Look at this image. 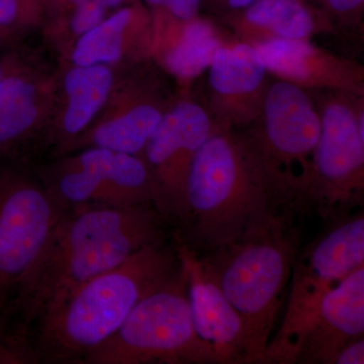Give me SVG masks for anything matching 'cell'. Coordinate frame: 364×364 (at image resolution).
<instances>
[{
	"label": "cell",
	"mask_w": 364,
	"mask_h": 364,
	"mask_svg": "<svg viewBox=\"0 0 364 364\" xmlns=\"http://www.w3.org/2000/svg\"><path fill=\"white\" fill-rule=\"evenodd\" d=\"M154 205H90L63 210L16 289L25 324L51 312L78 287L164 240Z\"/></svg>",
	"instance_id": "6da1fadb"
},
{
	"label": "cell",
	"mask_w": 364,
	"mask_h": 364,
	"mask_svg": "<svg viewBox=\"0 0 364 364\" xmlns=\"http://www.w3.org/2000/svg\"><path fill=\"white\" fill-rule=\"evenodd\" d=\"M296 207L241 131L222 128L198 150L186 182L182 226L191 247L212 252L282 221Z\"/></svg>",
	"instance_id": "7a4b0ae2"
},
{
	"label": "cell",
	"mask_w": 364,
	"mask_h": 364,
	"mask_svg": "<svg viewBox=\"0 0 364 364\" xmlns=\"http://www.w3.org/2000/svg\"><path fill=\"white\" fill-rule=\"evenodd\" d=\"M178 247L164 240L78 287L40 318L43 353L77 363L121 327L136 304L181 270Z\"/></svg>",
	"instance_id": "3957f363"
},
{
	"label": "cell",
	"mask_w": 364,
	"mask_h": 364,
	"mask_svg": "<svg viewBox=\"0 0 364 364\" xmlns=\"http://www.w3.org/2000/svg\"><path fill=\"white\" fill-rule=\"evenodd\" d=\"M287 223H277L200 259L243 320L246 363H267L270 335L291 279L298 243Z\"/></svg>",
	"instance_id": "277c9868"
},
{
	"label": "cell",
	"mask_w": 364,
	"mask_h": 364,
	"mask_svg": "<svg viewBox=\"0 0 364 364\" xmlns=\"http://www.w3.org/2000/svg\"><path fill=\"white\" fill-rule=\"evenodd\" d=\"M87 364L221 363L198 336L183 267L144 296L109 339L77 361Z\"/></svg>",
	"instance_id": "5b68a950"
},
{
	"label": "cell",
	"mask_w": 364,
	"mask_h": 364,
	"mask_svg": "<svg viewBox=\"0 0 364 364\" xmlns=\"http://www.w3.org/2000/svg\"><path fill=\"white\" fill-rule=\"evenodd\" d=\"M364 265L363 213L341 217L318 235L294 260L284 322L268 344L267 363H294L322 299Z\"/></svg>",
	"instance_id": "8992f818"
},
{
	"label": "cell",
	"mask_w": 364,
	"mask_h": 364,
	"mask_svg": "<svg viewBox=\"0 0 364 364\" xmlns=\"http://www.w3.org/2000/svg\"><path fill=\"white\" fill-rule=\"evenodd\" d=\"M238 131L252 144L279 191L301 207L321 132L318 107L308 90L279 79L270 82L259 116Z\"/></svg>",
	"instance_id": "52a82bcc"
},
{
	"label": "cell",
	"mask_w": 364,
	"mask_h": 364,
	"mask_svg": "<svg viewBox=\"0 0 364 364\" xmlns=\"http://www.w3.org/2000/svg\"><path fill=\"white\" fill-rule=\"evenodd\" d=\"M318 109L321 132L304 203L324 218L359 203L364 189V95L328 90Z\"/></svg>",
	"instance_id": "ba28073f"
},
{
	"label": "cell",
	"mask_w": 364,
	"mask_h": 364,
	"mask_svg": "<svg viewBox=\"0 0 364 364\" xmlns=\"http://www.w3.org/2000/svg\"><path fill=\"white\" fill-rule=\"evenodd\" d=\"M43 186L63 210L90 205H154L159 196L142 156L104 148H85L44 176Z\"/></svg>",
	"instance_id": "9c48e42d"
},
{
	"label": "cell",
	"mask_w": 364,
	"mask_h": 364,
	"mask_svg": "<svg viewBox=\"0 0 364 364\" xmlns=\"http://www.w3.org/2000/svg\"><path fill=\"white\" fill-rule=\"evenodd\" d=\"M62 212L43 184L0 166V316Z\"/></svg>",
	"instance_id": "30bf717a"
},
{
	"label": "cell",
	"mask_w": 364,
	"mask_h": 364,
	"mask_svg": "<svg viewBox=\"0 0 364 364\" xmlns=\"http://www.w3.org/2000/svg\"><path fill=\"white\" fill-rule=\"evenodd\" d=\"M222 128L205 107L188 98L170 105L162 117L142 157L154 177L158 210L165 219L182 224L191 164L203 144Z\"/></svg>",
	"instance_id": "8fae6325"
},
{
	"label": "cell",
	"mask_w": 364,
	"mask_h": 364,
	"mask_svg": "<svg viewBox=\"0 0 364 364\" xmlns=\"http://www.w3.org/2000/svg\"><path fill=\"white\" fill-rule=\"evenodd\" d=\"M208 70L205 109L213 119L232 130L252 124L272 82L257 50L234 38L215 52Z\"/></svg>",
	"instance_id": "7c38bea8"
},
{
	"label": "cell",
	"mask_w": 364,
	"mask_h": 364,
	"mask_svg": "<svg viewBox=\"0 0 364 364\" xmlns=\"http://www.w3.org/2000/svg\"><path fill=\"white\" fill-rule=\"evenodd\" d=\"M191 317L198 336L214 349L221 363H246L247 337L243 320L213 275L186 244L178 246Z\"/></svg>",
	"instance_id": "4fadbf2b"
},
{
	"label": "cell",
	"mask_w": 364,
	"mask_h": 364,
	"mask_svg": "<svg viewBox=\"0 0 364 364\" xmlns=\"http://www.w3.org/2000/svg\"><path fill=\"white\" fill-rule=\"evenodd\" d=\"M253 47L272 77L306 90L364 95L363 66L318 47L310 40L277 39Z\"/></svg>",
	"instance_id": "5bb4252c"
},
{
	"label": "cell",
	"mask_w": 364,
	"mask_h": 364,
	"mask_svg": "<svg viewBox=\"0 0 364 364\" xmlns=\"http://www.w3.org/2000/svg\"><path fill=\"white\" fill-rule=\"evenodd\" d=\"M364 333V265L326 293L296 363L334 364L339 351Z\"/></svg>",
	"instance_id": "9a60e30c"
},
{
	"label": "cell",
	"mask_w": 364,
	"mask_h": 364,
	"mask_svg": "<svg viewBox=\"0 0 364 364\" xmlns=\"http://www.w3.org/2000/svg\"><path fill=\"white\" fill-rule=\"evenodd\" d=\"M219 16L237 40L251 46L277 39L311 40L336 32L324 11L304 0H256L242 11Z\"/></svg>",
	"instance_id": "2e32d148"
},
{
	"label": "cell",
	"mask_w": 364,
	"mask_h": 364,
	"mask_svg": "<svg viewBox=\"0 0 364 364\" xmlns=\"http://www.w3.org/2000/svg\"><path fill=\"white\" fill-rule=\"evenodd\" d=\"M152 51L170 75L181 86L188 88L196 79L208 70L215 52L234 39L222 23L203 16L176 23L154 18Z\"/></svg>",
	"instance_id": "e0dca14e"
},
{
	"label": "cell",
	"mask_w": 364,
	"mask_h": 364,
	"mask_svg": "<svg viewBox=\"0 0 364 364\" xmlns=\"http://www.w3.org/2000/svg\"><path fill=\"white\" fill-rule=\"evenodd\" d=\"M170 105L152 91L141 92L121 114L73 139L62 146V150L97 147L142 156L146 144Z\"/></svg>",
	"instance_id": "ac0fdd59"
},
{
	"label": "cell",
	"mask_w": 364,
	"mask_h": 364,
	"mask_svg": "<svg viewBox=\"0 0 364 364\" xmlns=\"http://www.w3.org/2000/svg\"><path fill=\"white\" fill-rule=\"evenodd\" d=\"M132 38H154L153 18L141 4H129L78 38L71 54L75 66L111 65L124 57Z\"/></svg>",
	"instance_id": "d6986e66"
},
{
	"label": "cell",
	"mask_w": 364,
	"mask_h": 364,
	"mask_svg": "<svg viewBox=\"0 0 364 364\" xmlns=\"http://www.w3.org/2000/svg\"><path fill=\"white\" fill-rule=\"evenodd\" d=\"M114 86V74L107 65L75 66L64 78L67 105L62 117L63 145L87 128L104 107Z\"/></svg>",
	"instance_id": "ffe728a7"
},
{
	"label": "cell",
	"mask_w": 364,
	"mask_h": 364,
	"mask_svg": "<svg viewBox=\"0 0 364 364\" xmlns=\"http://www.w3.org/2000/svg\"><path fill=\"white\" fill-rule=\"evenodd\" d=\"M39 114L36 86L7 69L0 79V156L33 130Z\"/></svg>",
	"instance_id": "44dd1931"
},
{
	"label": "cell",
	"mask_w": 364,
	"mask_h": 364,
	"mask_svg": "<svg viewBox=\"0 0 364 364\" xmlns=\"http://www.w3.org/2000/svg\"><path fill=\"white\" fill-rule=\"evenodd\" d=\"M44 9L43 0H0V37L20 30Z\"/></svg>",
	"instance_id": "7402d4cb"
},
{
	"label": "cell",
	"mask_w": 364,
	"mask_h": 364,
	"mask_svg": "<svg viewBox=\"0 0 364 364\" xmlns=\"http://www.w3.org/2000/svg\"><path fill=\"white\" fill-rule=\"evenodd\" d=\"M109 9L98 2H85L68 11V28L74 35L81 37L100 25L109 14ZM65 13V14H66Z\"/></svg>",
	"instance_id": "603a6c76"
},
{
	"label": "cell",
	"mask_w": 364,
	"mask_h": 364,
	"mask_svg": "<svg viewBox=\"0 0 364 364\" xmlns=\"http://www.w3.org/2000/svg\"><path fill=\"white\" fill-rule=\"evenodd\" d=\"M324 11L334 23L345 28H360L364 0H322Z\"/></svg>",
	"instance_id": "cb8c5ba5"
},
{
	"label": "cell",
	"mask_w": 364,
	"mask_h": 364,
	"mask_svg": "<svg viewBox=\"0 0 364 364\" xmlns=\"http://www.w3.org/2000/svg\"><path fill=\"white\" fill-rule=\"evenodd\" d=\"M203 0H165L159 11H153L154 18L176 23L193 20L198 16Z\"/></svg>",
	"instance_id": "d4e9b609"
},
{
	"label": "cell",
	"mask_w": 364,
	"mask_h": 364,
	"mask_svg": "<svg viewBox=\"0 0 364 364\" xmlns=\"http://www.w3.org/2000/svg\"><path fill=\"white\" fill-rule=\"evenodd\" d=\"M43 1H44L45 9L64 14L72 7L85 4V2H98L109 9V11H114V9L129 4V0H43Z\"/></svg>",
	"instance_id": "484cf974"
},
{
	"label": "cell",
	"mask_w": 364,
	"mask_h": 364,
	"mask_svg": "<svg viewBox=\"0 0 364 364\" xmlns=\"http://www.w3.org/2000/svg\"><path fill=\"white\" fill-rule=\"evenodd\" d=\"M364 363V339L353 340L345 345L337 354L334 364H363Z\"/></svg>",
	"instance_id": "4316f807"
},
{
	"label": "cell",
	"mask_w": 364,
	"mask_h": 364,
	"mask_svg": "<svg viewBox=\"0 0 364 364\" xmlns=\"http://www.w3.org/2000/svg\"><path fill=\"white\" fill-rule=\"evenodd\" d=\"M256 0H208V6L219 16L242 11Z\"/></svg>",
	"instance_id": "83f0119b"
},
{
	"label": "cell",
	"mask_w": 364,
	"mask_h": 364,
	"mask_svg": "<svg viewBox=\"0 0 364 364\" xmlns=\"http://www.w3.org/2000/svg\"><path fill=\"white\" fill-rule=\"evenodd\" d=\"M7 70V67H6V64L2 63V62H0V79L2 78V76L6 74V72Z\"/></svg>",
	"instance_id": "f1b7e54d"
}]
</instances>
